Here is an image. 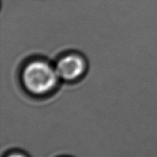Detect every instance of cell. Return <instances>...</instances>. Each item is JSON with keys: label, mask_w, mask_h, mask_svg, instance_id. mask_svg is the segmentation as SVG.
<instances>
[{"label": "cell", "mask_w": 157, "mask_h": 157, "mask_svg": "<svg viewBox=\"0 0 157 157\" xmlns=\"http://www.w3.org/2000/svg\"><path fill=\"white\" fill-rule=\"evenodd\" d=\"M87 64L83 57L78 54H69L58 60L56 71L59 78L73 81L79 79L86 71Z\"/></svg>", "instance_id": "2"}, {"label": "cell", "mask_w": 157, "mask_h": 157, "mask_svg": "<svg viewBox=\"0 0 157 157\" xmlns=\"http://www.w3.org/2000/svg\"><path fill=\"white\" fill-rule=\"evenodd\" d=\"M8 157H25V156H24L21 154H12V155H10V156H9Z\"/></svg>", "instance_id": "3"}, {"label": "cell", "mask_w": 157, "mask_h": 157, "mask_svg": "<svg viewBox=\"0 0 157 157\" xmlns=\"http://www.w3.org/2000/svg\"><path fill=\"white\" fill-rule=\"evenodd\" d=\"M58 79L56 69L48 62L41 60L29 63L21 75L24 87L29 93L35 95L52 92L57 86Z\"/></svg>", "instance_id": "1"}]
</instances>
